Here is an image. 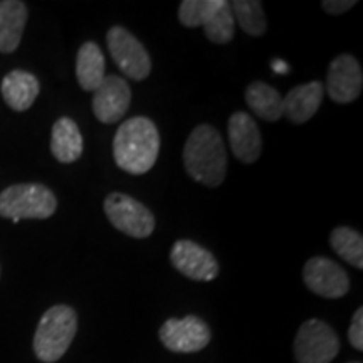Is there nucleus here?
<instances>
[{
  "instance_id": "f257e3e1",
  "label": "nucleus",
  "mask_w": 363,
  "mask_h": 363,
  "mask_svg": "<svg viewBox=\"0 0 363 363\" xmlns=\"http://www.w3.org/2000/svg\"><path fill=\"white\" fill-rule=\"evenodd\" d=\"M160 152L158 128L147 116L123 121L113 138V157L126 174L143 175L153 169Z\"/></svg>"
},
{
  "instance_id": "f03ea898",
  "label": "nucleus",
  "mask_w": 363,
  "mask_h": 363,
  "mask_svg": "<svg viewBox=\"0 0 363 363\" xmlns=\"http://www.w3.org/2000/svg\"><path fill=\"white\" fill-rule=\"evenodd\" d=\"M184 165L190 179L206 187H219L225 179L227 155L222 136L214 126L199 125L184 147Z\"/></svg>"
},
{
  "instance_id": "7ed1b4c3",
  "label": "nucleus",
  "mask_w": 363,
  "mask_h": 363,
  "mask_svg": "<svg viewBox=\"0 0 363 363\" xmlns=\"http://www.w3.org/2000/svg\"><path fill=\"white\" fill-rule=\"evenodd\" d=\"M78 330V315L71 306L56 305L49 308L40 318L34 335V353L40 362H57L67 348Z\"/></svg>"
},
{
  "instance_id": "20e7f679",
  "label": "nucleus",
  "mask_w": 363,
  "mask_h": 363,
  "mask_svg": "<svg viewBox=\"0 0 363 363\" xmlns=\"http://www.w3.org/2000/svg\"><path fill=\"white\" fill-rule=\"evenodd\" d=\"M56 208V195L40 184L11 185L0 194V216L16 224L22 219H48Z\"/></svg>"
},
{
  "instance_id": "39448f33",
  "label": "nucleus",
  "mask_w": 363,
  "mask_h": 363,
  "mask_svg": "<svg viewBox=\"0 0 363 363\" xmlns=\"http://www.w3.org/2000/svg\"><path fill=\"white\" fill-rule=\"evenodd\" d=\"M103 207L110 224L130 238L147 239L155 230L152 211L130 195L113 192L104 199Z\"/></svg>"
},
{
  "instance_id": "423d86ee",
  "label": "nucleus",
  "mask_w": 363,
  "mask_h": 363,
  "mask_svg": "<svg viewBox=\"0 0 363 363\" xmlns=\"http://www.w3.org/2000/svg\"><path fill=\"white\" fill-rule=\"evenodd\" d=\"M340 352V338L323 320H308L299 326L294 338V357L298 363H330Z\"/></svg>"
},
{
  "instance_id": "0eeeda50",
  "label": "nucleus",
  "mask_w": 363,
  "mask_h": 363,
  "mask_svg": "<svg viewBox=\"0 0 363 363\" xmlns=\"http://www.w3.org/2000/svg\"><path fill=\"white\" fill-rule=\"evenodd\" d=\"M106 45L115 65L133 81L147 79L152 72V59L145 45L121 26H113L106 34Z\"/></svg>"
},
{
  "instance_id": "6e6552de",
  "label": "nucleus",
  "mask_w": 363,
  "mask_h": 363,
  "mask_svg": "<svg viewBox=\"0 0 363 363\" xmlns=\"http://www.w3.org/2000/svg\"><path fill=\"white\" fill-rule=\"evenodd\" d=\"M160 340L167 350L174 353L201 352L211 342V328L202 318L189 315L185 318H169L162 325Z\"/></svg>"
},
{
  "instance_id": "1a4fd4ad",
  "label": "nucleus",
  "mask_w": 363,
  "mask_h": 363,
  "mask_svg": "<svg viewBox=\"0 0 363 363\" xmlns=\"http://www.w3.org/2000/svg\"><path fill=\"white\" fill-rule=\"evenodd\" d=\"M303 281L311 293L326 299L343 298L350 289L347 271L328 257L316 256L303 267Z\"/></svg>"
},
{
  "instance_id": "9d476101",
  "label": "nucleus",
  "mask_w": 363,
  "mask_h": 363,
  "mask_svg": "<svg viewBox=\"0 0 363 363\" xmlns=\"http://www.w3.org/2000/svg\"><path fill=\"white\" fill-rule=\"evenodd\" d=\"M170 261L180 274L194 281H214L219 274L214 254L189 239L177 240L172 246Z\"/></svg>"
},
{
  "instance_id": "9b49d317",
  "label": "nucleus",
  "mask_w": 363,
  "mask_h": 363,
  "mask_svg": "<svg viewBox=\"0 0 363 363\" xmlns=\"http://www.w3.org/2000/svg\"><path fill=\"white\" fill-rule=\"evenodd\" d=\"M363 88V72L360 62L352 54H340L328 67L326 91L338 104L355 101Z\"/></svg>"
},
{
  "instance_id": "f8f14e48",
  "label": "nucleus",
  "mask_w": 363,
  "mask_h": 363,
  "mask_svg": "<svg viewBox=\"0 0 363 363\" xmlns=\"http://www.w3.org/2000/svg\"><path fill=\"white\" fill-rule=\"evenodd\" d=\"M131 103V89L120 76H104L93 94V113L98 121L113 125L126 115Z\"/></svg>"
},
{
  "instance_id": "ddd939ff",
  "label": "nucleus",
  "mask_w": 363,
  "mask_h": 363,
  "mask_svg": "<svg viewBox=\"0 0 363 363\" xmlns=\"http://www.w3.org/2000/svg\"><path fill=\"white\" fill-rule=\"evenodd\" d=\"M230 150L238 160L242 163H254L262 152L261 131L251 115L244 111H235L230 115L227 123Z\"/></svg>"
},
{
  "instance_id": "4468645a",
  "label": "nucleus",
  "mask_w": 363,
  "mask_h": 363,
  "mask_svg": "<svg viewBox=\"0 0 363 363\" xmlns=\"http://www.w3.org/2000/svg\"><path fill=\"white\" fill-rule=\"evenodd\" d=\"M323 96L325 86L320 81L299 84L283 98V116L294 125L306 123L320 110Z\"/></svg>"
},
{
  "instance_id": "2eb2a0df",
  "label": "nucleus",
  "mask_w": 363,
  "mask_h": 363,
  "mask_svg": "<svg viewBox=\"0 0 363 363\" xmlns=\"http://www.w3.org/2000/svg\"><path fill=\"white\" fill-rule=\"evenodd\" d=\"M2 96L13 111H26L33 106L39 96V81L34 74L27 71H11L2 79Z\"/></svg>"
},
{
  "instance_id": "dca6fc26",
  "label": "nucleus",
  "mask_w": 363,
  "mask_h": 363,
  "mask_svg": "<svg viewBox=\"0 0 363 363\" xmlns=\"http://www.w3.org/2000/svg\"><path fill=\"white\" fill-rule=\"evenodd\" d=\"M29 11L19 0L0 2V52L11 54L19 48Z\"/></svg>"
},
{
  "instance_id": "f3484780",
  "label": "nucleus",
  "mask_w": 363,
  "mask_h": 363,
  "mask_svg": "<svg viewBox=\"0 0 363 363\" xmlns=\"http://www.w3.org/2000/svg\"><path fill=\"white\" fill-rule=\"evenodd\" d=\"M83 135L71 118L62 116L54 123L51 133V152L61 163H74L83 155Z\"/></svg>"
},
{
  "instance_id": "a211bd4d",
  "label": "nucleus",
  "mask_w": 363,
  "mask_h": 363,
  "mask_svg": "<svg viewBox=\"0 0 363 363\" xmlns=\"http://www.w3.org/2000/svg\"><path fill=\"white\" fill-rule=\"evenodd\" d=\"M76 78L84 91H96L104 79V56L96 43H84L76 57Z\"/></svg>"
},
{
  "instance_id": "6ab92c4d",
  "label": "nucleus",
  "mask_w": 363,
  "mask_h": 363,
  "mask_svg": "<svg viewBox=\"0 0 363 363\" xmlns=\"http://www.w3.org/2000/svg\"><path fill=\"white\" fill-rule=\"evenodd\" d=\"M246 103L254 115L271 121V123L283 116V98H281L279 91L262 81H256L247 86Z\"/></svg>"
},
{
  "instance_id": "aec40b11",
  "label": "nucleus",
  "mask_w": 363,
  "mask_h": 363,
  "mask_svg": "<svg viewBox=\"0 0 363 363\" xmlns=\"http://www.w3.org/2000/svg\"><path fill=\"white\" fill-rule=\"evenodd\" d=\"M330 246L345 262L363 269V238L355 229L347 225L335 227L330 234Z\"/></svg>"
},
{
  "instance_id": "412c9836",
  "label": "nucleus",
  "mask_w": 363,
  "mask_h": 363,
  "mask_svg": "<svg viewBox=\"0 0 363 363\" xmlns=\"http://www.w3.org/2000/svg\"><path fill=\"white\" fill-rule=\"evenodd\" d=\"M234 21L239 22L244 33L259 38L266 33V16L262 11V4L257 0H234L230 4Z\"/></svg>"
},
{
  "instance_id": "4be33fe9",
  "label": "nucleus",
  "mask_w": 363,
  "mask_h": 363,
  "mask_svg": "<svg viewBox=\"0 0 363 363\" xmlns=\"http://www.w3.org/2000/svg\"><path fill=\"white\" fill-rule=\"evenodd\" d=\"M224 0H184L179 7V21L185 27H203L219 11Z\"/></svg>"
},
{
  "instance_id": "5701e85b",
  "label": "nucleus",
  "mask_w": 363,
  "mask_h": 363,
  "mask_svg": "<svg viewBox=\"0 0 363 363\" xmlns=\"http://www.w3.org/2000/svg\"><path fill=\"white\" fill-rule=\"evenodd\" d=\"M234 16L230 11V4H222V7L217 11L214 16L208 19V22L203 26L206 30V38L214 44H229L234 39Z\"/></svg>"
},
{
  "instance_id": "b1692460",
  "label": "nucleus",
  "mask_w": 363,
  "mask_h": 363,
  "mask_svg": "<svg viewBox=\"0 0 363 363\" xmlns=\"http://www.w3.org/2000/svg\"><path fill=\"white\" fill-rule=\"evenodd\" d=\"M348 340L355 350H363V308H358L352 318L350 330H348Z\"/></svg>"
},
{
  "instance_id": "393cba45",
  "label": "nucleus",
  "mask_w": 363,
  "mask_h": 363,
  "mask_svg": "<svg viewBox=\"0 0 363 363\" xmlns=\"http://www.w3.org/2000/svg\"><path fill=\"white\" fill-rule=\"evenodd\" d=\"M355 6V0H323V2H321L323 11L331 13V16H342L343 12H348Z\"/></svg>"
},
{
  "instance_id": "a878e982",
  "label": "nucleus",
  "mask_w": 363,
  "mask_h": 363,
  "mask_svg": "<svg viewBox=\"0 0 363 363\" xmlns=\"http://www.w3.org/2000/svg\"><path fill=\"white\" fill-rule=\"evenodd\" d=\"M272 69L278 71L279 74H286V72L289 71V67L286 66V65H283V62H281V61H276V62H272Z\"/></svg>"
},
{
  "instance_id": "bb28decb",
  "label": "nucleus",
  "mask_w": 363,
  "mask_h": 363,
  "mask_svg": "<svg viewBox=\"0 0 363 363\" xmlns=\"http://www.w3.org/2000/svg\"><path fill=\"white\" fill-rule=\"evenodd\" d=\"M350 363H360V362H350Z\"/></svg>"
}]
</instances>
